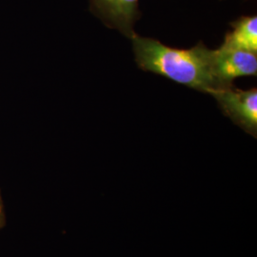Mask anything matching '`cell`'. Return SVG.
<instances>
[{
    "mask_svg": "<svg viewBox=\"0 0 257 257\" xmlns=\"http://www.w3.org/2000/svg\"><path fill=\"white\" fill-rule=\"evenodd\" d=\"M131 40L136 62L142 71L209 94L222 89L213 71V50L203 42L191 49H178L138 35Z\"/></svg>",
    "mask_w": 257,
    "mask_h": 257,
    "instance_id": "6da1fadb",
    "label": "cell"
},
{
    "mask_svg": "<svg viewBox=\"0 0 257 257\" xmlns=\"http://www.w3.org/2000/svg\"><path fill=\"white\" fill-rule=\"evenodd\" d=\"M213 71L221 88L240 76H256L257 54L219 47L213 50Z\"/></svg>",
    "mask_w": 257,
    "mask_h": 257,
    "instance_id": "3957f363",
    "label": "cell"
},
{
    "mask_svg": "<svg viewBox=\"0 0 257 257\" xmlns=\"http://www.w3.org/2000/svg\"><path fill=\"white\" fill-rule=\"evenodd\" d=\"M6 223V216H5V211H4V205H3V200L1 196V192H0V230L5 226Z\"/></svg>",
    "mask_w": 257,
    "mask_h": 257,
    "instance_id": "8992f818",
    "label": "cell"
},
{
    "mask_svg": "<svg viewBox=\"0 0 257 257\" xmlns=\"http://www.w3.org/2000/svg\"><path fill=\"white\" fill-rule=\"evenodd\" d=\"M210 95L217 101L223 114L245 132L256 137L257 90H240L233 85L225 87Z\"/></svg>",
    "mask_w": 257,
    "mask_h": 257,
    "instance_id": "7a4b0ae2",
    "label": "cell"
},
{
    "mask_svg": "<svg viewBox=\"0 0 257 257\" xmlns=\"http://www.w3.org/2000/svg\"><path fill=\"white\" fill-rule=\"evenodd\" d=\"M231 30L220 47L257 54V17H241L230 23Z\"/></svg>",
    "mask_w": 257,
    "mask_h": 257,
    "instance_id": "5b68a950",
    "label": "cell"
},
{
    "mask_svg": "<svg viewBox=\"0 0 257 257\" xmlns=\"http://www.w3.org/2000/svg\"><path fill=\"white\" fill-rule=\"evenodd\" d=\"M92 13L110 29L130 39L136 34L135 23L140 18L138 0H90Z\"/></svg>",
    "mask_w": 257,
    "mask_h": 257,
    "instance_id": "277c9868",
    "label": "cell"
}]
</instances>
